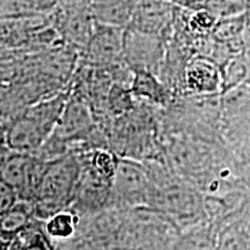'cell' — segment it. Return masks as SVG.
<instances>
[{
	"label": "cell",
	"instance_id": "11",
	"mask_svg": "<svg viewBox=\"0 0 250 250\" xmlns=\"http://www.w3.org/2000/svg\"><path fill=\"white\" fill-rule=\"evenodd\" d=\"M94 20L126 28L132 18L137 0H87Z\"/></svg>",
	"mask_w": 250,
	"mask_h": 250
},
{
	"label": "cell",
	"instance_id": "1",
	"mask_svg": "<svg viewBox=\"0 0 250 250\" xmlns=\"http://www.w3.org/2000/svg\"><path fill=\"white\" fill-rule=\"evenodd\" d=\"M159 107L137 100L132 110L116 117L109 130V147L120 158L137 161L164 160V122Z\"/></svg>",
	"mask_w": 250,
	"mask_h": 250
},
{
	"label": "cell",
	"instance_id": "18",
	"mask_svg": "<svg viewBox=\"0 0 250 250\" xmlns=\"http://www.w3.org/2000/svg\"><path fill=\"white\" fill-rule=\"evenodd\" d=\"M1 181L0 182V214H2L11 210L20 201V197L13 187L9 186L5 181Z\"/></svg>",
	"mask_w": 250,
	"mask_h": 250
},
{
	"label": "cell",
	"instance_id": "15",
	"mask_svg": "<svg viewBox=\"0 0 250 250\" xmlns=\"http://www.w3.org/2000/svg\"><path fill=\"white\" fill-rule=\"evenodd\" d=\"M214 83V71L202 59H193L184 71V90L187 93H203Z\"/></svg>",
	"mask_w": 250,
	"mask_h": 250
},
{
	"label": "cell",
	"instance_id": "3",
	"mask_svg": "<svg viewBox=\"0 0 250 250\" xmlns=\"http://www.w3.org/2000/svg\"><path fill=\"white\" fill-rule=\"evenodd\" d=\"M80 173V160L74 153L48 161L33 201L35 217L45 221L52 214L70 208L76 201Z\"/></svg>",
	"mask_w": 250,
	"mask_h": 250
},
{
	"label": "cell",
	"instance_id": "16",
	"mask_svg": "<svg viewBox=\"0 0 250 250\" xmlns=\"http://www.w3.org/2000/svg\"><path fill=\"white\" fill-rule=\"evenodd\" d=\"M57 0H1V19L49 14Z\"/></svg>",
	"mask_w": 250,
	"mask_h": 250
},
{
	"label": "cell",
	"instance_id": "17",
	"mask_svg": "<svg viewBox=\"0 0 250 250\" xmlns=\"http://www.w3.org/2000/svg\"><path fill=\"white\" fill-rule=\"evenodd\" d=\"M137 100L131 92V87L121 83H114L109 89L107 98L108 112L116 118L126 114L136 107Z\"/></svg>",
	"mask_w": 250,
	"mask_h": 250
},
{
	"label": "cell",
	"instance_id": "2",
	"mask_svg": "<svg viewBox=\"0 0 250 250\" xmlns=\"http://www.w3.org/2000/svg\"><path fill=\"white\" fill-rule=\"evenodd\" d=\"M70 88L28 105L1 123L2 143L15 152L34 154L51 136L70 99Z\"/></svg>",
	"mask_w": 250,
	"mask_h": 250
},
{
	"label": "cell",
	"instance_id": "14",
	"mask_svg": "<svg viewBox=\"0 0 250 250\" xmlns=\"http://www.w3.org/2000/svg\"><path fill=\"white\" fill-rule=\"evenodd\" d=\"M54 242L45 232L44 220L34 218L13 237L9 249H52Z\"/></svg>",
	"mask_w": 250,
	"mask_h": 250
},
{
	"label": "cell",
	"instance_id": "12",
	"mask_svg": "<svg viewBox=\"0 0 250 250\" xmlns=\"http://www.w3.org/2000/svg\"><path fill=\"white\" fill-rule=\"evenodd\" d=\"M1 217V246L2 249H9L13 237L23 229L35 217L33 202L20 199L11 210L0 214Z\"/></svg>",
	"mask_w": 250,
	"mask_h": 250
},
{
	"label": "cell",
	"instance_id": "10",
	"mask_svg": "<svg viewBox=\"0 0 250 250\" xmlns=\"http://www.w3.org/2000/svg\"><path fill=\"white\" fill-rule=\"evenodd\" d=\"M131 92L136 100L159 108H168L175 99L164 81L148 71L133 72Z\"/></svg>",
	"mask_w": 250,
	"mask_h": 250
},
{
	"label": "cell",
	"instance_id": "9",
	"mask_svg": "<svg viewBox=\"0 0 250 250\" xmlns=\"http://www.w3.org/2000/svg\"><path fill=\"white\" fill-rule=\"evenodd\" d=\"M176 6L170 0H137L130 29L169 41L176 18Z\"/></svg>",
	"mask_w": 250,
	"mask_h": 250
},
{
	"label": "cell",
	"instance_id": "5",
	"mask_svg": "<svg viewBox=\"0 0 250 250\" xmlns=\"http://www.w3.org/2000/svg\"><path fill=\"white\" fill-rule=\"evenodd\" d=\"M50 20L67 45L85 54L95 22L87 0H57Z\"/></svg>",
	"mask_w": 250,
	"mask_h": 250
},
{
	"label": "cell",
	"instance_id": "6",
	"mask_svg": "<svg viewBox=\"0 0 250 250\" xmlns=\"http://www.w3.org/2000/svg\"><path fill=\"white\" fill-rule=\"evenodd\" d=\"M48 161L35 154L15 152L1 144V180L17 190L20 199L33 202Z\"/></svg>",
	"mask_w": 250,
	"mask_h": 250
},
{
	"label": "cell",
	"instance_id": "13",
	"mask_svg": "<svg viewBox=\"0 0 250 250\" xmlns=\"http://www.w3.org/2000/svg\"><path fill=\"white\" fill-rule=\"evenodd\" d=\"M80 223L81 218L79 215L71 208H67V210L59 211L46 219L44 227L46 234L55 245L57 242H66L76 239L79 234Z\"/></svg>",
	"mask_w": 250,
	"mask_h": 250
},
{
	"label": "cell",
	"instance_id": "4",
	"mask_svg": "<svg viewBox=\"0 0 250 250\" xmlns=\"http://www.w3.org/2000/svg\"><path fill=\"white\" fill-rule=\"evenodd\" d=\"M154 184L144 162L120 158L112 181L111 208L132 210L151 208Z\"/></svg>",
	"mask_w": 250,
	"mask_h": 250
},
{
	"label": "cell",
	"instance_id": "7",
	"mask_svg": "<svg viewBox=\"0 0 250 250\" xmlns=\"http://www.w3.org/2000/svg\"><path fill=\"white\" fill-rule=\"evenodd\" d=\"M167 46L168 42L162 37L126 28L124 62L132 72L148 71L159 77L167 54Z\"/></svg>",
	"mask_w": 250,
	"mask_h": 250
},
{
	"label": "cell",
	"instance_id": "8",
	"mask_svg": "<svg viewBox=\"0 0 250 250\" xmlns=\"http://www.w3.org/2000/svg\"><path fill=\"white\" fill-rule=\"evenodd\" d=\"M126 28L94 22L93 34L81 58L90 64L114 67L124 62V39Z\"/></svg>",
	"mask_w": 250,
	"mask_h": 250
}]
</instances>
